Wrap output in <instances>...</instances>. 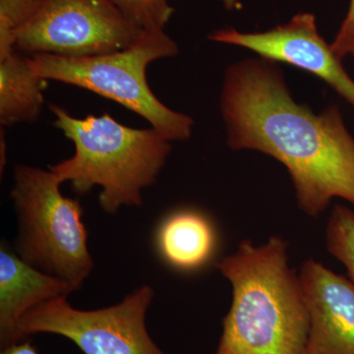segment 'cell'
Wrapping results in <instances>:
<instances>
[{
    "mask_svg": "<svg viewBox=\"0 0 354 354\" xmlns=\"http://www.w3.org/2000/svg\"><path fill=\"white\" fill-rule=\"evenodd\" d=\"M221 111L228 147L285 165L305 215L318 218L335 198L354 207V138L337 104L315 114L297 104L278 62L259 57L228 67Z\"/></svg>",
    "mask_w": 354,
    "mask_h": 354,
    "instance_id": "1",
    "label": "cell"
},
{
    "mask_svg": "<svg viewBox=\"0 0 354 354\" xmlns=\"http://www.w3.org/2000/svg\"><path fill=\"white\" fill-rule=\"evenodd\" d=\"M216 266L232 299L214 354L305 353L308 307L288 241L278 235L262 244L247 239Z\"/></svg>",
    "mask_w": 354,
    "mask_h": 354,
    "instance_id": "2",
    "label": "cell"
},
{
    "mask_svg": "<svg viewBox=\"0 0 354 354\" xmlns=\"http://www.w3.org/2000/svg\"><path fill=\"white\" fill-rule=\"evenodd\" d=\"M50 109L55 127L75 147L71 158L51 165L50 171L80 194L100 186V205L106 213L141 206L142 191L157 181L171 141L155 128L125 127L108 113L80 120L57 104Z\"/></svg>",
    "mask_w": 354,
    "mask_h": 354,
    "instance_id": "3",
    "label": "cell"
},
{
    "mask_svg": "<svg viewBox=\"0 0 354 354\" xmlns=\"http://www.w3.org/2000/svg\"><path fill=\"white\" fill-rule=\"evenodd\" d=\"M178 46L164 30H143L124 50L86 57L34 53L30 64L39 76L86 88L134 111L169 141H185L194 121L165 106L149 86L147 68L160 58L174 57Z\"/></svg>",
    "mask_w": 354,
    "mask_h": 354,
    "instance_id": "4",
    "label": "cell"
},
{
    "mask_svg": "<svg viewBox=\"0 0 354 354\" xmlns=\"http://www.w3.org/2000/svg\"><path fill=\"white\" fill-rule=\"evenodd\" d=\"M62 183L51 171L16 165L11 190L19 220L16 253L77 290L94 264L88 252L82 207L78 200L62 194Z\"/></svg>",
    "mask_w": 354,
    "mask_h": 354,
    "instance_id": "5",
    "label": "cell"
},
{
    "mask_svg": "<svg viewBox=\"0 0 354 354\" xmlns=\"http://www.w3.org/2000/svg\"><path fill=\"white\" fill-rule=\"evenodd\" d=\"M155 291L140 286L120 304L97 310H79L67 297L48 300L28 311L19 328L25 337L62 335L84 354H167L153 342L146 325Z\"/></svg>",
    "mask_w": 354,
    "mask_h": 354,
    "instance_id": "6",
    "label": "cell"
},
{
    "mask_svg": "<svg viewBox=\"0 0 354 354\" xmlns=\"http://www.w3.org/2000/svg\"><path fill=\"white\" fill-rule=\"evenodd\" d=\"M142 31L111 0H46L14 35L22 53L86 57L124 50Z\"/></svg>",
    "mask_w": 354,
    "mask_h": 354,
    "instance_id": "7",
    "label": "cell"
},
{
    "mask_svg": "<svg viewBox=\"0 0 354 354\" xmlns=\"http://www.w3.org/2000/svg\"><path fill=\"white\" fill-rule=\"evenodd\" d=\"M209 39L248 48L259 57L310 72L354 106V80L319 34L314 14H297L286 24L262 32H241L232 28L218 30Z\"/></svg>",
    "mask_w": 354,
    "mask_h": 354,
    "instance_id": "8",
    "label": "cell"
},
{
    "mask_svg": "<svg viewBox=\"0 0 354 354\" xmlns=\"http://www.w3.org/2000/svg\"><path fill=\"white\" fill-rule=\"evenodd\" d=\"M310 329L304 354H354V285L313 258L299 271Z\"/></svg>",
    "mask_w": 354,
    "mask_h": 354,
    "instance_id": "9",
    "label": "cell"
},
{
    "mask_svg": "<svg viewBox=\"0 0 354 354\" xmlns=\"http://www.w3.org/2000/svg\"><path fill=\"white\" fill-rule=\"evenodd\" d=\"M75 291L64 279L26 262L6 244L0 247V346L24 341L19 324L38 305Z\"/></svg>",
    "mask_w": 354,
    "mask_h": 354,
    "instance_id": "10",
    "label": "cell"
},
{
    "mask_svg": "<svg viewBox=\"0 0 354 354\" xmlns=\"http://www.w3.org/2000/svg\"><path fill=\"white\" fill-rule=\"evenodd\" d=\"M46 79L32 69L30 57L18 50L14 30L0 23V124L38 120L44 104Z\"/></svg>",
    "mask_w": 354,
    "mask_h": 354,
    "instance_id": "11",
    "label": "cell"
},
{
    "mask_svg": "<svg viewBox=\"0 0 354 354\" xmlns=\"http://www.w3.org/2000/svg\"><path fill=\"white\" fill-rule=\"evenodd\" d=\"M156 246L167 265L179 271H195L206 265L215 253V227L200 212H174L160 223Z\"/></svg>",
    "mask_w": 354,
    "mask_h": 354,
    "instance_id": "12",
    "label": "cell"
},
{
    "mask_svg": "<svg viewBox=\"0 0 354 354\" xmlns=\"http://www.w3.org/2000/svg\"><path fill=\"white\" fill-rule=\"evenodd\" d=\"M328 252L346 267L354 285V209L335 205L325 232Z\"/></svg>",
    "mask_w": 354,
    "mask_h": 354,
    "instance_id": "13",
    "label": "cell"
},
{
    "mask_svg": "<svg viewBox=\"0 0 354 354\" xmlns=\"http://www.w3.org/2000/svg\"><path fill=\"white\" fill-rule=\"evenodd\" d=\"M125 17L142 30H164L174 9L169 0H111Z\"/></svg>",
    "mask_w": 354,
    "mask_h": 354,
    "instance_id": "14",
    "label": "cell"
},
{
    "mask_svg": "<svg viewBox=\"0 0 354 354\" xmlns=\"http://www.w3.org/2000/svg\"><path fill=\"white\" fill-rule=\"evenodd\" d=\"M46 0H0V21L13 30L28 22Z\"/></svg>",
    "mask_w": 354,
    "mask_h": 354,
    "instance_id": "15",
    "label": "cell"
},
{
    "mask_svg": "<svg viewBox=\"0 0 354 354\" xmlns=\"http://www.w3.org/2000/svg\"><path fill=\"white\" fill-rule=\"evenodd\" d=\"M330 48L339 62L348 55L354 57V0H351L348 13L334 41L330 44Z\"/></svg>",
    "mask_w": 354,
    "mask_h": 354,
    "instance_id": "16",
    "label": "cell"
},
{
    "mask_svg": "<svg viewBox=\"0 0 354 354\" xmlns=\"http://www.w3.org/2000/svg\"><path fill=\"white\" fill-rule=\"evenodd\" d=\"M0 354H39L31 342L22 341L17 344H11L7 348H1Z\"/></svg>",
    "mask_w": 354,
    "mask_h": 354,
    "instance_id": "17",
    "label": "cell"
},
{
    "mask_svg": "<svg viewBox=\"0 0 354 354\" xmlns=\"http://www.w3.org/2000/svg\"><path fill=\"white\" fill-rule=\"evenodd\" d=\"M223 2V6L227 9V10H234V9L239 7V0H221Z\"/></svg>",
    "mask_w": 354,
    "mask_h": 354,
    "instance_id": "18",
    "label": "cell"
}]
</instances>
